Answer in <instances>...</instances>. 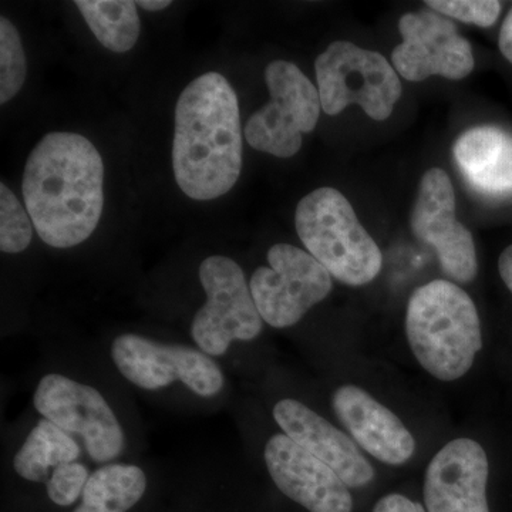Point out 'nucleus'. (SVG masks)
Listing matches in <instances>:
<instances>
[{
    "mask_svg": "<svg viewBox=\"0 0 512 512\" xmlns=\"http://www.w3.org/2000/svg\"><path fill=\"white\" fill-rule=\"evenodd\" d=\"M104 164L86 137L46 134L26 161L22 192L33 227L53 248L82 244L99 225L104 207Z\"/></svg>",
    "mask_w": 512,
    "mask_h": 512,
    "instance_id": "obj_1",
    "label": "nucleus"
},
{
    "mask_svg": "<svg viewBox=\"0 0 512 512\" xmlns=\"http://www.w3.org/2000/svg\"><path fill=\"white\" fill-rule=\"evenodd\" d=\"M173 168L178 187L191 200L222 197L242 170L238 97L220 73L192 80L175 106Z\"/></svg>",
    "mask_w": 512,
    "mask_h": 512,
    "instance_id": "obj_2",
    "label": "nucleus"
},
{
    "mask_svg": "<svg viewBox=\"0 0 512 512\" xmlns=\"http://www.w3.org/2000/svg\"><path fill=\"white\" fill-rule=\"evenodd\" d=\"M406 335L417 362L441 382L466 375L483 348L476 303L460 286L443 279L420 286L410 296Z\"/></svg>",
    "mask_w": 512,
    "mask_h": 512,
    "instance_id": "obj_3",
    "label": "nucleus"
},
{
    "mask_svg": "<svg viewBox=\"0 0 512 512\" xmlns=\"http://www.w3.org/2000/svg\"><path fill=\"white\" fill-rule=\"evenodd\" d=\"M295 227L309 254L342 284L363 286L380 274L382 251L336 188H318L303 197Z\"/></svg>",
    "mask_w": 512,
    "mask_h": 512,
    "instance_id": "obj_4",
    "label": "nucleus"
},
{
    "mask_svg": "<svg viewBox=\"0 0 512 512\" xmlns=\"http://www.w3.org/2000/svg\"><path fill=\"white\" fill-rule=\"evenodd\" d=\"M315 72L322 110L328 116L357 104L370 119L384 121L402 97V82L392 63L346 40H336L320 53Z\"/></svg>",
    "mask_w": 512,
    "mask_h": 512,
    "instance_id": "obj_5",
    "label": "nucleus"
},
{
    "mask_svg": "<svg viewBox=\"0 0 512 512\" xmlns=\"http://www.w3.org/2000/svg\"><path fill=\"white\" fill-rule=\"evenodd\" d=\"M271 101L249 117L245 138L256 151L291 158L302 148L303 134L318 124V89L295 63L275 60L265 69Z\"/></svg>",
    "mask_w": 512,
    "mask_h": 512,
    "instance_id": "obj_6",
    "label": "nucleus"
},
{
    "mask_svg": "<svg viewBox=\"0 0 512 512\" xmlns=\"http://www.w3.org/2000/svg\"><path fill=\"white\" fill-rule=\"evenodd\" d=\"M207 302L195 315L191 336L210 356H224L232 342H249L261 335V318L244 271L228 256L214 255L200 266Z\"/></svg>",
    "mask_w": 512,
    "mask_h": 512,
    "instance_id": "obj_7",
    "label": "nucleus"
},
{
    "mask_svg": "<svg viewBox=\"0 0 512 512\" xmlns=\"http://www.w3.org/2000/svg\"><path fill=\"white\" fill-rule=\"evenodd\" d=\"M269 266H259L249 288L261 318L275 329L296 325L332 291V276L308 251L276 244L268 251Z\"/></svg>",
    "mask_w": 512,
    "mask_h": 512,
    "instance_id": "obj_8",
    "label": "nucleus"
},
{
    "mask_svg": "<svg viewBox=\"0 0 512 512\" xmlns=\"http://www.w3.org/2000/svg\"><path fill=\"white\" fill-rule=\"evenodd\" d=\"M110 353L121 375L144 390H160L181 382L192 393L208 399L224 389L221 367L201 349L124 333L114 339Z\"/></svg>",
    "mask_w": 512,
    "mask_h": 512,
    "instance_id": "obj_9",
    "label": "nucleus"
},
{
    "mask_svg": "<svg viewBox=\"0 0 512 512\" xmlns=\"http://www.w3.org/2000/svg\"><path fill=\"white\" fill-rule=\"evenodd\" d=\"M35 409L70 434H79L96 463H110L123 453V427L103 394L89 384L50 373L37 384Z\"/></svg>",
    "mask_w": 512,
    "mask_h": 512,
    "instance_id": "obj_10",
    "label": "nucleus"
},
{
    "mask_svg": "<svg viewBox=\"0 0 512 512\" xmlns=\"http://www.w3.org/2000/svg\"><path fill=\"white\" fill-rule=\"evenodd\" d=\"M414 237L430 245L441 271L456 284H470L478 272L473 235L456 217V194L446 171L430 168L421 178L410 218Z\"/></svg>",
    "mask_w": 512,
    "mask_h": 512,
    "instance_id": "obj_11",
    "label": "nucleus"
},
{
    "mask_svg": "<svg viewBox=\"0 0 512 512\" xmlns=\"http://www.w3.org/2000/svg\"><path fill=\"white\" fill-rule=\"evenodd\" d=\"M403 42L394 47L392 63L397 74L409 82L431 76L463 80L476 67L473 46L458 33L453 20L436 10L423 9L400 18Z\"/></svg>",
    "mask_w": 512,
    "mask_h": 512,
    "instance_id": "obj_12",
    "label": "nucleus"
},
{
    "mask_svg": "<svg viewBox=\"0 0 512 512\" xmlns=\"http://www.w3.org/2000/svg\"><path fill=\"white\" fill-rule=\"evenodd\" d=\"M264 454L276 487L295 503L309 512H352L345 481L286 434L272 436Z\"/></svg>",
    "mask_w": 512,
    "mask_h": 512,
    "instance_id": "obj_13",
    "label": "nucleus"
},
{
    "mask_svg": "<svg viewBox=\"0 0 512 512\" xmlns=\"http://www.w3.org/2000/svg\"><path fill=\"white\" fill-rule=\"evenodd\" d=\"M488 458L477 441L457 439L430 461L424 480L429 512H490Z\"/></svg>",
    "mask_w": 512,
    "mask_h": 512,
    "instance_id": "obj_14",
    "label": "nucleus"
},
{
    "mask_svg": "<svg viewBox=\"0 0 512 512\" xmlns=\"http://www.w3.org/2000/svg\"><path fill=\"white\" fill-rule=\"evenodd\" d=\"M274 419L284 434L335 470L348 487H365L375 470L343 431L298 400L276 404Z\"/></svg>",
    "mask_w": 512,
    "mask_h": 512,
    "instance_id": "obj_15",
    "label": "nucleus"
},
{
    "mask_svg": "<svg viewBox=\"0 0 512 512\" xmlns=\"http://www.w3.org/2000/svg\"><path fill=\"white\" fill-rule=\"evenodd\" d=\"M333 410L363 450L382 463L400 466L416 443L402 420L360 387L346 384L333 394Z\"/></svg>",
    "mask_w": 512,
    "mask_h": 512,
    "instance_id": "obj_16",
    "label": "nucleus"
},
{
    "mask_svg": "<svg viewBox=\"0 0 512 512\" xmlns=\"http://www.w3.org/2000/svg\"><path fill=\"white\" fill-rule=\"evenodd\" d=\"M458 170L487 197L512 195V134L495 126L464 131L453 146Z\"/></svg>",
    "mask_w": 512,
    "mask_h": 512,
    "instance_id": "obj_17",
    "label": "nucleus"
},
{
    "mask_svg": "<svg viewBox=\"0 0 512 512\" xmlns=\"http://www.w3.org/2000/svg\"><path fill=\"white\" fill-rule=\"evenodd\" d=\"M79 457L80 446L72 434L40 419L15 454L13 468L23 480L47 483L56 467L74 463Z\"/></svg>",
    "mask_w": 512,
    "mask_h": 512,
    "instance_id": "obj_18",
    "label": "nucleus"
},
{
    "mask_svg": "<svg viewBox=\"0 0 512 512\" xmlns=\"http://www.w3.org/2000/svg\"><path fill=\"white\" fill-rule=\"evenodd\" d=\"M147 490L146 473L131 464H106L90 474L73 512H127Z\"/></svg>",
    "mask_w": 512,
    "mask_h": 512,
    "instance_id": "obj_19",
    "label": "nucleus"
},
{
    "mask_svg": "<svg viewBox=\"0 0 512 512\" xmlns=\"http://www.w3.org/2000/svg\"><path fill=\"white\" fill-rule=\"evenodd\" d=\"M77 9L101 45L114 53L136 46L141 23L137 3L130 0H77Z\"/></svg>",
    "mask_w": 512,
    "mask_h": 512,
    "instance_id": "obj_20",
    "label": "nucleus"
},
{
    "mask_svg": "<svg viewBox=\"0 0 512 512\" xmlns=\"http://www.w3.org/2000/svg\"><path fill=\"white\" fill-rule=\"evenodd\" d=\"M28 74L25 49L18 29L9 19H0V103L12 100L25 84Z\"/></svg>",
    "mask_w": 512,
    "mask_h": 512,
    "instance_id": "obj_21",
    "label": "nucleus"
},
{
    "mask_svg": "<svg viewBox=\"0 0 512 512\" xmlns=\"http://www.w3.org/2000/svg\"><path fill=\"white\" fill-rule=\"evenodd\" d=\"M33 222L16 195L0 185V249L5 254H19L29 247Z\"/></svg>",
    "mask_w": 512,
    "mask_h": 512,
    "instance_id": "obj_22",
    "label": "nucleus"
},
{
    "mask_svg": "<svg viewBox=\"0 0 512 512\" xmlns=\"http://www.w3.org/2000/svg\"><path fill=\"white\" fill-rule=\"evenodd\" d=\"M426 6L448 19H457L484 29L494 26L503 10V3L497 0H430Z\"/></svg>",
    "mask_w": 512,
    "mask_h": 512,
    "instance_id": "obj_23",
    "label": "nucleus"
},
{
    "mask_svg": "<svg viewBox=\"0 0 512 512\" xmlns=\"http://www.w3.org/2000/svg\"><path fill=\"white\" fill-rule=\"evenodd\" d=\"M90 474L82 463H67L56 467L47 481V495L60 507H69L82 498Z\"/></svg>",
    "mask_w": 512,
    "mask_h": 512,
    "instance_id": "obj_24",
    "label": "nucleus"
},
{
    "mask_svg": "<svg viewBox=\"0 0 512 512\" xmlns=\"http://www.w3.org/2000/svg\"><path fill=\"white\" fill-rule=\"evenodd\" d=\"M373 512H426V510L404 495L389 494L377 501Z\"/></svg>",
    "mask_w": 512,
    "mask_h": 512,
    "instance_id": "obj_25",
    "label": "nucleus"
},
{
    "mask_svg": "<svg viewBox=\"0 0 512 512\" xmlns=\"http://www.w3.org/2000/svg\"><path fill=\"white\" fill-rule=\"evenodd\" d=\"M498 49H500L504 59L512 64V8L505 16L503 25H501L500 35H498Z\"/></svg>",
    "mask_w": 512,
    "mask_h": 512,
    "instance_id": "obj_26",
    "label": "nucleus"
},
{
    "mask_svg": "<svg viewBox=\"0 0 512 512\" xmlns=\"http://www.w3.org/2000/svg\"><path fill=\"white\" fill-rule=\"evenodd\" d=\"M498 272L508 291L512 293V244L501 252L498 258Z\"/></svg>",
    "mask_w": 512,
    "mask_h": 512,
    "instance_id": "obj_27",
    "label": "nucleus"
},
{
    "mask_svg": "<svg viewBox=\"0 0 512 512\" xmlns=\"http://www.w3.org/2000/svg\"><path fill=\"white\" fill-rule=\"evenodd\" d=\"M137 6L147 10V12H160V10L167 9L171 6L170 0H140Z\"/></svg>",
    "mask_w": 512,
    "mask_h": 512,
    "instance_id": "obj_28",
    "label": "nucleus"
}]
</instances>
